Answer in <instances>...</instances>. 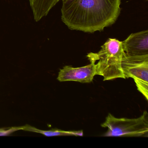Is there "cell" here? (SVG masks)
<instances>
[{"label": "cell", "instance_id": "ba28073f", "mask_svg": "<svg viewBox=\"0 0 148 148\" xmlns=\"http://www.w3.org/2000/svg\"><path fill=\"white\" fill-rule=\"evenodd\" d=\"M23 130L40 133L47 137L59 136H82L84 135L83 130L64 131L58 129H52L49 130H43L37 129L29 125L23 126Z\"/></svg>", "mask_w": 148, "mask_h": 148}, {"label": "cell", "instance_id": "5b68a950", "mask_svg": "<svg viewBox=\"0 0 148 148\" xmlns=\"http://www.w3.org/2000/svg\"><path fill=\"white\" fill-rule=\"evenodd\" d=\"M96 75L95 63L79 67L65 66L60 70L57 79L60 82L73 81L80 83H90Z\"/></svg>", "mask_w": 148, "mask_h": 148}, {"label": "cell", "instance_id": "8992f818", "mask_svg": "<svg viewBox=\"0 0 148 148\" xmlns=\"http://www.w3.org/2000/svg\"><path fill=\"white\" fill-rule=\"evenodd\" d=\"M125 78L131 77L134 81L148 83V62L122 66Z\"/></svg>", "mask_w": 148, "mask_h": 148}, {"label": "cell", "instance_id": "6da1fadb", "mask_svg": "<svg viewBox=\"0 0 148 148\" xmlns=\"http://www.w3.org/2000/svg\"><path fill=\"white\" fill-rule=\"evenodd\" d=\"M61 19L71 30L101 32L112 25L121 11V0H62Z\"/></svg>", "mask_w": 148, "mask_h": 148}, {"label": "cell", "instance_id": "3957f363", "mask_svg": "<svg viewBox=\"0 0 148 148\" xmlns=\"http://www.w3.org/2000/svg\"><path fill=\"white\" fill-rule=\"evenodd\" d=\"M108 128L104 137H148V113L146 111L138 118H117L109 113L101 125Z\"/></svg>", "mask_w": 148, "mask_h": 148}, {"label": "cell", "instance_id": "277c9868", "mask_svg": "<svg viewBox=\"0 0 148 148\" xmlns=\"http://www.w3.org/2000/svg\"><path fill=\"white\" fill-rule=\"evenodd\" d=\"M124 54L122 66L148 62V31L130 34L122 41Z\"/></svg>", "mask_w": 148, "mask_h": 148}, {"label": "cell", "instance_id": "7a4b0ae2", "mask_svg": "<svg viewBox=\"0 0 148 148\" xmlns=\"http://www.w3.org/2000/svg\"><path fill=\"white\" fill-rule=\"evenodd\" d=\"M124 52L122 41L109 38L97 53H90L86 57L90 62L95 63L96 75L103 77V81L117 78L126 79L122 67Z\"/></svg>", "mask_w": 148, "mask_h": 148}, {"label": "cell", "instance_id": "52a82bcc", "mask_svg": "<svg viewBox=\"0 0 148 148\" xmlns=\"http://www.w3.org/2000/svg\"><path fill=\"white\" fill-rule=\"evenodd\" d=\"M36 22L49 13L51 9L60 0H28Z\"/></svg>", "mask_w": 148, "mask_h": 148}, {"label": "cell", "instance_id": "9c48e42d", "mask_svg": "<svg viewBox=\"0 0 148 148\" xmlns=\"http://www.w3.org/2000/svg\"><path fill=\"white\" fill-rule=\"evenodd\" d=\"M23 126H19V127H12L8 129H5V128L0 129V136H9L12 133L17 131L21 130H23Z\"/></svg>", "mask_w": 148, "mask_h": 148}]
</instances>
